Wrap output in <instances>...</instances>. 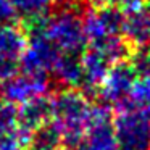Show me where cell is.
<instances>
[{"label":"cell","mask_w":150,"mask_h":150,"mask_svg":"<svg viewBox=\"0 0 150 150\" xmlns=\"http://www.w3.org/2000/svg\"><path fill=\"white\" fill-rule=\"evenodd\" d=\"M0 150H26V137L18 129L11 131L0 140Z\"/></svg>","instance_id":"cell-17"},{"label":"cell","mask_w":150,"mask_h":150,"mask_svg":"<svg viewBox=\"0 0 150 150\" xmlns=\"http://www.w3.org/2000/svg\"><path fill=\"white\" fill-rule=\"evenodd\" d=\"M42 31L62 53L81 55L87 40L82 29L81 11L74 7H65L52 15H45Z\"/></svg>","instance_id":"cell-3"},{"label":"cell","mask_w":150,"mask_h":150,"mask_svg":"<svg viewBox=\"0 0 150 150\" xmlns=\"http://www.w3.org/2000/svg\"><path fill=\"white\" fill-rule=\"evenodd\" d=\"M16 16L21 20H31L47 15L52 0H8Z\"/></svg>","instance_id":"cell-13"},{"label":"cell","mask_w":150,"mask_h":150,"mask_svg":"<svg viewBox=\"0 0 150 150\" xmlns=\"http://www.w3.org/2000/svg\"><path fill=\"white\" fill-rule=\"evenodd\" d=\"M127 98L134 107L150 108V74L140 76L134 81Z\"/></svg>","instance_id":"cell-14"},{"label":"cell","mask_w":150,"mask_h":150,"mask_svg":"<svg viewBox=\"0 0 150 150\" xmlns=\"http://www.w3.org/2000/svg\"><path fill=\"white\" fill-rule=\"evenodd\" d=\"M28 37L23 28L15 26V23L0 24V60H16L20 62Z\"/></svg>","instance_id":"cell-11"},{"label":"cell","mask_w":150,"mask_h":150,"mask_svg":"<svg viewBox=\"0 0 150 150\" xmlns=\"http://www.w3.org/2000/svg\"><path fill=\"white\" fill-rule=\"evenodd\" d=\"M102 2L115 5L121 10H131V8H136V7H142L145 0H102Z\"/></svg>","instance_id":"cell-19"},{"label":"cell","mask_w":150,"mask_h":150,"mask_svg":"<svg viewBox=\"0 0 150 150\" xmlns=\"http://www.w3.org/2000/svg\"><path fill=\"white\" fill-rule=\"evenodd\" d=\"M57 82L62 89H81L84 73L81 65V55L62 53L52 69Z\"/></svg>","instance_id":"cell-10"},{"label":"cell","mask_w":150,"mask_h":150,"mask_svg":"<svg viewBox=\"0 0 150 150\" xmlns=\"http://www.w3.org/2000/svg\"><path fill=\"white\" fill-rule=\"evenodd\" d=\"M113 111L118 150H150V108L134 107L126 98Z\"/></svg>","instance_id":"cell-2"},{"label":"cell","mask_w":150,"mask_h":150,"mask_svg":"<svg viewBox=\"0 0 150 150\" xmlns=\"http://www.w3.org/2000/svg\"><path fill=\"white\" fill-rule=\"evenodd\" d=\"M16 13L11 8L8 0H0V24H8V23H15L16 20Z\"/></svg>","instance_id":"cell-18"},{"label":"cell","mask_w":150,"mask_h":150,"mask_svg":"<svg viewBox=\"0 0 150 150\" xmlns=\"http://www.w3.org/2000/svg\"><path fill=\"white\" fill-rule=\"evenodd\" d=\"M136 79L137 74L127 60L115 63L110 66L103 81L98 86L97 97L100 98V102L110 105L111 108L116 107L129 97V92Z\"/></svg>","instance_id":"cell-7"},{"label":"cell","mask_w":150,"mask_h":150,"mask_svg":"<svg viewBox=\"0 0 150 150\" xmlns=\"http://www.w3.org/2000/svg\"><path fill=\"white\" fill-rule=\"evenodd\" d=\"M123 36L132 49L147 47L150 44V13L144 5L124 10Z\"/></svg>","instance_id":"cell-9"},{"label":"cell","mask_w":150,"mask_h":150,"mask_svg":"<svg viewBox=\"0 0 150 150\" xmlns=\"http://www.w3.org/2000/svg\"><path fill=\"white\" fill-rule=\"evenodd\" d=\"M52 120V98L39 95L24 102L16 108V129L28 139L33 131Z\"/></svg>","instance_id":"cell-8"},{"label":"cell","mask_w":150,"mask_h":150,"mask_svg":"<svg viewBox=\"0 0 150 150\" xmlns=\"http://www.w3.org/2000/svg\"><path fill=\"white\" fill-rule=\"evenodd\" d=\"M124 13L121 8L110 4H98L89 7L82 15V29L87 44L100 42L108 37L123 34Z\"/></svg>","instance_id":"cell-4"},{"label":"cell","mask_w":150,"mask_h":150,"mask_svg":"<svg viewBox=\"0 0 150 150\" xmlns=\"http://www.w3.org/2000/svg\"><path fill=\"white\" fill-rule=\"evenodd\" d=\"M2 102H4V100H2V98H0V103H2Z\"/></svg>","instance_id":"cell-21"},{"label":"cell","mask_w":150,"mask_h":150,"mask_svg":"<svg viewBox=\"0 0 150 150\" xmlns=\"http://www.w3.org/2000/svg\"><path fill=\"white\" fill-rule=\"evenodd\" d=\"M127 62L131 63L132 69L136 71L137 78L150 74V49H147V47L134 49Z\"/></svg>","instance_id":"cell-15"},{"label":"cell","mask_w":150,"mask_h":150,"mask_svg":"<svg viewBox=\"0 0 150 150\" xmlns=\"http://www.w3.org/2000/svg\"><path fill=\"white\" fill-rule=\"evenodd\" d=\"M50 78L45 73L20 71L13 78L0 82V98L15 105L24 103L39 95H47L50 89Z\"/></svg>","instance_id":"cell-6"},{"label":"cell","mask_w":150,"mask_h":150,"mask_svg":"<svg viewBox=\"0 0 150 150\" xmlns=\"http://www.w3.org/2000/svg\"><path fill=\"white\" fill-rule=\"evenodd\" d=\"M145 5H147V10H149V13H150V0H145Z\"/></svg>","instance_id":"cell-20"},{"label":"cell","mask_w":150,"mask_h":150,"mask_svg":"<svg viewBox=\"0 0 150 150\" xmlns=\"http://www.w3.org/2000/svg\"><path fill=\"white\" fill-rule=\"evenodd\" d=\"M82 144L86 150H118L113 127V108L110 105L103 102H92Z\"/></svg>","instance_id":"cell-5"},{"label":"cell","mask_w":150,"mask_h":150,"mask_svg":"<svg viewBox=\"0 0 150 150\" xmlns=\"http://www.w3.org/2000/svg\"><path fill=\"white\" fill-rule=\"evenodd\" d=\"M26 150H63L62 132L52 120L28 136Z\"/></svg>","instance_id":"cell-12"},{"label":"cell","mask_w":150,"mask_h":150,"mask_svg":"<svg viewBox=\"0 0 150 150\" xmlns=\"http://www.w3.org/2000/svg\"><path fill=\"white\" fill-rule=\"evenodd\" d=\"M16 129V108L8 102L0 103V140Z\"/></svg>","instance_id":"cell-16"},{"label":"cell","mask_w":150,"mask_h":150,"mask_svg":"<svg viewBox=\"0 0 150 150\" xmlns=\"http://www.w3.org/2000/svg\"><path fill=\"white\" fill-rule=\"evenodd\" d=\"M52 98V121L62 132L63 150L78 145L86 136L92 100L81 89H60Z\"/></svg>","instance_id":"cell-1"}]
</instances>
